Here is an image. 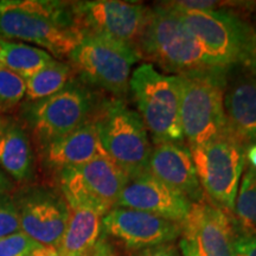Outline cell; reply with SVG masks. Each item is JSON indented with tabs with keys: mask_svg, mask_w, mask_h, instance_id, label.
<instances>
[{
	"mask_svg": "<svg viewBox=\"0 0 256 256\" xmlns=\"http://www.w3.org/2000/svg\"><path fill=\"white\" fill-rule=\"evenodd\" d=\"M14 182L0 168V196H2V194H10L14 191Z\"/></svg>",
	"mask_w": 256,
	"mask_h": 256,
	"instance_id": "31",
	"label": "cell"
},
{
	"mask_svg": "<svg viewBox=\"0 0 256 256\" xmlns=\"http://www.w3.org/2000/svg\"><path fill=\"white\" fill-rule=\"evenodd\" d=\"M52 60L50 54L31 44L0 38V66L24 80L40 72Z\"/></svg>",
	"mask_w": 256,
	"mask_h": 256,
	"instance_id": "21",
	"label": "cell"
},
{
	"mask_svg": "<svg viewBox=\"0 0 256 256\" xmlns=\"http://www.w3.org/2000/svg\"><path fill=\"white\" fill-rule=\"evenodd\" d=\"M122 256H182V252L179 250L178 244L174 242L164 243V244L156 246V247L146 248L142 250L127 252Z\"/></svg>",
	"mask_w": 256,
	"mask_h": 256,
	"instance_id": "29",
	"label": "cell"
},
{
	"mask_svg": "<svg viewBox=\"0 0 256 256\" xmlns=\"http://www.w3.org/2000/svg\"><path fill=\"white\" fill-rule=\"evenodd\" d=\"M148 172L192 204L206 198L198 180L191 151L185 144L164 142L153 146Z\"/></svg>",
	"mask_w": 256,
	"mask_h": 256,
	"instance_id": "16",
	"label": "cell"
},
{
	"mask_svg": "<svg viewBox=\"0 0 256 256\" xmlns=\"http://www.w3.org/2000/svg\"><path fill=\"white\" fill-rule=\"evenodd\" d=\"M5 124V121L2 119V116H0V127H2V124Z\"/></svg>",
	"mask_w": 256,
	"mask_h": 256,
	"instance_id": "36",
	"label": "cell"
},
{
	"mask_svg": "<svg viewBox=\"0 0 256 256\" xmlns=\"http://www.w3.org/2000/svg\"><path fill=\"white\" fill-rule=\"evenodd\" d=\"M60 194L69 206H84L106 214L116 206L127 182L124 171L110 156L58 172Z\"/></svg>",
	"mask_w": 256,
	"mask_h": 256,
	"instance_id": "11",
	"label": "cell"
},
{
	"mask_svg": "<svg viewBox=\"0 0 256 256\" xmlns=\"http://www.w3.org/2000/svg\"><path fill=\"white\" fill-rule=\"evenodd\" d=\"M42 150L46 164L57 172L78 168L101 156H108L101 144L94 119L49 142Z\"/></svg>",
	"mask_w": 256,
	"mask_h": 256,
	"instance_id": "18",
	"label": "cell"
},
{
	"mask_svg": "<svg viewBox=\"0 0 256 256\" xmlns=\"http://www.w3.org/2000/svg\"><path fill=\"white\" fill-rule=\"evenodd\" d=\"M70 256H92V252H86V254H80V255H70Z\"/></svg>",
	"mask_w": 256,
	"mask_h": 256,
	"instance_id": "35",
	"label": "cell"
},
{
	"mask_svg": "<svg viewBox=\"0 0 256 256\" xmlns=\"http://www.w3.org/2000/svg\"><path fill=\"white\" fill-rule=\"evenodd\" d=\"M182 229V236L194 246L198 256H232V218L206 198L192 204Z\"/></svg>",
	"mask_w": 256,
	"mask_h": 256,
	"instance_id": "15",
	"label": "cell"
},
{
	"mask_svg": "<svg viewBox=\"0 0 256 256\" xmlns=\"http://www.w3.org/2000/svg\"><path fill=\"white\" fill-rule=\"evenodd\" d=\"M130 92L154 145L185 142L178 76L164 75L152 64L144 63L130 75Z\"/></svg>",
	"mask_w": 256,
	"mask_h": 256,
	"instance_id": "4",
	"label": "cell"
},
{
	"mask_svg": "<svg viewBox=\"0 0 256 256\" xmlns=\"http://www.w3.org/2000/svg\"><path fill=\"white\" fill-rule=\"evenodd\" d=\"M72 8L81 36L104 37L138 51L150 8L140 2L119 0L72 2Z\"/></svg>",
	"mask_w": 256,
	"mask_h": 256,
	"instance_id": "10",
	"label": "cell"
},
{
	"mask_svg": "<svg viewBox=\"0 0 256 256\" xmlns=\"http://www.w3.org/2000/svg\"><path fill=\"white\" fill-rule=\"evenodd\" d=\"M22 232L18 211L12 196H0V238Z\"/></svg>",
	"mask_w": 256,
	"mask_h": 256,
	"instance_id": "27",
	"label": "cell"
},
{
	"mask_svg": "<svg viewBox=\"0 0 256 256\" xmlns=\"http://www.w3.org/2000/svg\"><path fill=\"white\" fill-rule=\"evenodd\" d=\"M72 2L2 0L0 38L26 42L56 58L69 57L81 40Z\"/></svg>",
	"mask_w": 256,
	"mask_h": 256,
	"instance_id": "1",
	"label": "cell"
},
{
	"mask_svg": "<svg viewBox=\"0 0 256 256\" xmlns=\"http://www.w3.org/2000/svg\"><path fill=\"white\" fill-rule=\"evenodd\" d=\"M178 14L196 37L210 68L226 72L238 68L254 30L238 12L224 8Z\"/></svg>",
	"mask_w": 256,
	"mask_h": 256,
	"instance_id": "9",
	"label": "cell"
},
{
	"mask_svg": "<svg viewBox=\"0 0 256 256\" xmlns=\"http://www.w3.org/2000/svg\"><path fill=\"white\" fill-rule=\"evenodd\" d=\"M247 146L228 130L211 142L191 148L198 180L206 198L230 215L246 165Z\"/></svg>",
	"mask_w": 256,
	"mask_h": 256,
	"instance_id": "8",
	"label": "cell"
},
{
	"mask_svg": "<svg viewBox=\"0 0 256 256\" xmlns=\"http://www.w3.org/2000/svg\"><path fill=\"white\" fill-rule=\"evenodd\" d=\"M92 256H116V252H115L110 241H108L104 235H101L100 240L92 249Z\"/></svg>",
	"mask_w": 256,
	"mask_h": 256,
	"instance_id": "30",
	"label": "cell"
},
{
	"mask_svg": "<svg viewBox=\"0 0 256 256\" xmlns=\"http://www.w3.org/2000/svg\"><path fill=\"white\" fill-rule=\"evenodd\" d=\"M0 168L18 183L34 176V152L28 134L19 124L8 122L0 127Z\"/></svg>",
	"mask_w": 256,
	"mask_h": 256,
	"instance_id": "20",
	"label": "cell"
},
{
	"mask_svg": "<svg viewBox=\"0 0 256 256\" xmlns=\"http://www.w3.org/2000/svg\"><path fill=\"white\" fill-rule=\"evenodd\" d=\"M68 224L57 250L60 256L90 252L102 235L104 214L90 206H69Z\"/></svg>",
	"mask_w": 256,
	"mask_h": 256,
	"instance_id": "19",
	"label": "cell"
},
{
	"mask_svg": "<svg viewBox=\"0 0 256 256\" xmlns=\"http://www.w3.org/2000/svg\"><path fill=\"white\" fill-rule=\"evenodd\" d=\"M12 198L22 232L40 244L58 247L70 214L63 194L43 186H28Z\"/></svg>",
	"mask_w": 256,
	"mask_h": 256,
	"instance_id": "12",
	"label": "cell"
},
{
	"mask_svg": "<svg viewBox=\"0 0 256 256\" xmlns=\"http://www.w3.org/2000/svg\"><path fill=\"white\" fill-rule=\"evenodd\" d=\"M234 215L243 228L256 232V170L244 165Z\"/></svg>",
	"mask_w": 256,
	"mask_h": 256,
	"instance_id": "23",
	"label": "cell"
},
{
	"mask_svg": "<svg viewBox=\"0 0 256 256\" xmlns=\"http://www.w3.org/2000/svg\"><path fill=\"white\" fill-rule=\"evenodd\" d=\"M178 247L182 252V256H198L196 249H194V246L188 238H183V236H180V241H179Z\"/></svg>",
	"mask_w": 256,
	"mask_h": 256,
	"instance_id": "32",
	"label": "cell"
},
{
	"mask_svg": "<svg viewBox=\"0 0 256 256\" xmlns=\"http://www.w3.org/2000/svg\"><path fill=\"white\" fill-rule=\"evenodd\" d=\"M116 206L144 211L183 224L190 215L192 203L148 172L127 179Z\"/></svg>",
	"mask_w": 256,
	"mask_h": 256,
	"instance_id": "14",
	"label": "cell"
},
{
	"mask_svg": "<svg viewBox=\"0 0 256 256\" xmlns=\"http://www.w3.org/2000/svg\"><path fill=\"white\" fill-rule=\"evenodd\" d=\"M40 246L23 232H19L0 238V256H30Z\"/></svg>",
	"mask_w": 256,
	"mask_h": 256,
	"instance_id": "25",
	"label": "cell"
},
{
	"mask_svg": "<svg viewBox=\"0 0 256 256\" xmlns=\"http://www.w3.org/2000/svg\"><path fill=\"white\" fill-rule=\"evenodd\" d=\"M30 256H60V254L56 247H48V246L40 244L31 252Z\"/></svg>",
	"mask_w": 256,
	"mask_h": 256,
	"instance_id": "33",
	"label": "cell"
},
{
	"mask_svg": "<svg viewBox=\"0 0 256 256\" xmlns=\"http://www.w3.org/2000/svg\"><path fill=\"white\" fill-rule=\"evenodd\" d=\"M234 234L232 256H256V232L243 228L236 220H232Z\"/></svg>",
	"mask_w": 256,
	"mask_h": 256,
	"instance_id": "26",
	"label": "cell"
},
{
	"mask_svg": "<svg viewBox=\"0 0 256 256\" xmlns=\"http://www.w3.org/2000/svg\"><path fill=\"white\" fill-rule=\"evenodd\" d=\"M246 165L256 170V144H252L246 148Z\"/></svg>",
	"mask_w": 256,
	"mask_h": 256,
	"instance_id": "34",
	"label": "cell"
},
{
	"mask_svg": "<svg viewBox=\"0 0 256 256\" xmlns=\"http://www.w3.org/2000/svg\"><path fill=\"white\" fill-rule=\"evenodd\" d=\"M182 232V224L127 208L115 206L102 218V235L127 252L174 242Z\"/></svg>",
	"mask_w": 256,
	"mask_h": 256,
	"instance_id": "13",
	"label": "cell"
},
{
	"mask_svg": "<svg viewBox=\"0 0 256 256\" xmlns=\"http://www.w3.org/2000/svg\"><path fill=\"white\" fill-rule=\"evenodd\" d=\"M138 51L140 58L153 62L174 75L210 68L200 43L183 18L165 2L150 8Z\"/></svg>",
	"mask_w": 256,
	"mask_h": 256,
	"instance_id": "2",
	"label": "cell"
},
{
	"mask_svg": "<svg viewBox=\"0 0 256 256\" xmlns=\"http://www.w3.org/2000/svg\"><path fill=\"white\" fill-rule=\"evenodd\" d=\"M223 104L230 132L246 146L256 144V76L240 68L230 70Z\"/></svg>",
	"mask_w": 256,
	"mask_h": 256,
	"instance_id": "17",
	"label": "cell"
},
{
	"mask_svg": "<svg viewBox=\"0 0 256 256\" xmlns=\"http://www.w3.org/2000/svg\"><path fill=\"white\" fill-rule=\"evenodd\" d=\"M74 78V70L70 64L54 58L40 72L25 80L26 102H34L50 98L66 87Z\"/></svg>",
	"mask_w": 256,
	"mask_h": 256,
	"instance_id": "22",
	"label": "cell"
},
{
	"mask_svg": "<svg viewBox=\"0 0 256 256\" xmlns=\"http://www.w3.org/2000/svg\"><path fill=\"white\" fill-rule=\"evenodd\" d=\"M25 80L0 66V113L8 112L25 98Z\"/></svg>",
	"mask_w": 256,
	"mask_h": 256,
	"instance_id": "24",
	"label": "cell"
},
{
	"mask_svg": "<svg viewBox=\"0 0 256 256\" xmlns=\"http://www.w3.org/2000/svg\"><path fill=\"white\" fill-rule=\"evenodd\" d=\"M229 72L204 69L178 76L180 122L188 148L203 145L228 132L224 88Z\"/></svg>",
	"mask_w": 256,
	"mask_h": 256,
	"instance_id": "3",
	"label": "cell"
},
{
	"mask_svg": "<svg viewBox=\"0 0 256 256\" xmlns=\"http://www.w3.org/2000/svg\"><path fill=\"white\" fill-rule=\"evenodd\" d=\"M68 58L78 78L115 98H124L128 94L130 70L142 60L133 48L94 34H82Z\"/></svg>",
	"mask_w": 256,
	"mask_h": 256,
	"instance_id": "7",
	"label": "cell"
},
{
	"mask_svg": "<svg viewBox=\"0 0 256 256\" xmlns=\"http://www.w3.org/2000/svg\"><path fill=\"white\" fill-rule=\"evenodd\" d=\"M95 90L74 78L55 95L23 106L25 122L40 147L94 119L104 101Z\"/></svg>",
	"mask_w": 256,
	"mask_h": 256,
	"instance_id": "5",
	"label": "cell"
},
{
	"mask_svg": "<svg viewBox=\"0 0 256 256\" xmlns=\"http://www.w3.org/2000/svg\"><path fill=\"white\" fill-rule=\"evenodd\" d=\"M238 68L250 74V75L256 76V28L252 30V34L249 38Z\"/></svg>",
	"mask_w": 256,
	"mask_h": 256,
	"instance_id": "28",
	"label": "cell"
},
{
	"mask_svg": "<svg viewBox=\"0 0 256 256\" xmlns=\"http://www.w3.org/2000/svg\"><path fill=\"white\" fill-rule=\"evenodd\" d=\"M94 121L106 153L127 179L148 174L153 146L138 112L124 98H104Z\"/></svg>",
	"mask_w": 256,
	"mask_h": 256,
	"instance_id": "6",
	"label": "cell"
}]
</instances>
